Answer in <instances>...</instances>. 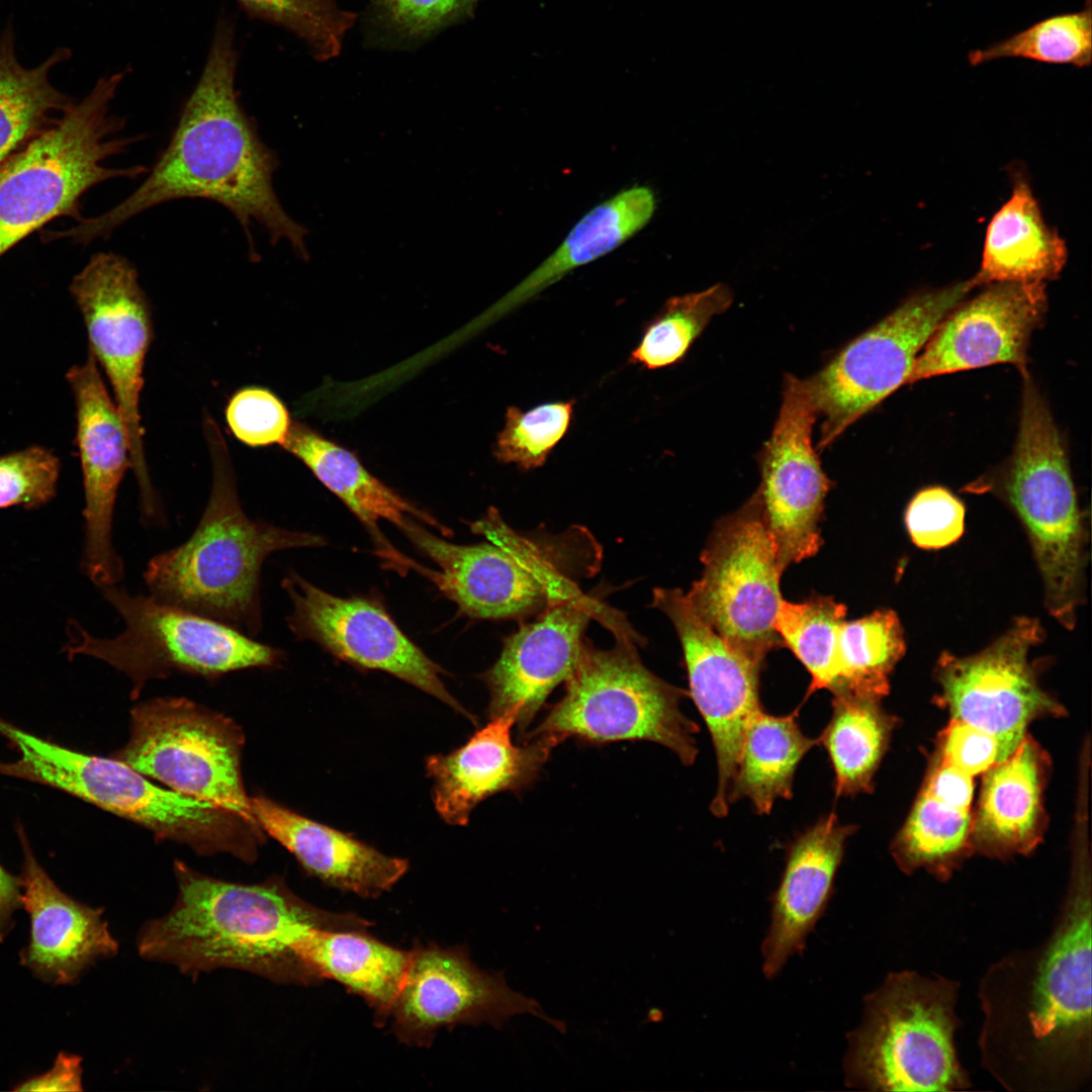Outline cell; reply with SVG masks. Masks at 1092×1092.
<instances>
[{
  "mask_svg": "<svg viewBox=\"0 0 1092 1092\" xmlns=\"http://www.w3.org/2000/svg\"><path fill=\"white\" fill-rule=\"evenodd\" d=\"M234 22L219 17L200 77L172 136L141 185L109 210L82 217L65 231H47L48 242L90 244L106 239L133 216L182 198H203L226 208L255 254L252 228L262 226L274 245L287 241L308 259L307 230L290 217L273 186L276 154L261 140L236 89L239 55Z\"/></svg>",
  "mask_w": 1092,
  "mask_h": 1092,
  "instance_id": "obj_2",
  "label": "cell"
},
{
  "mask_svg": "<svg viewBox=\"0 0 1092 1092\" xmlns=\"http://www.w3.org/2000/svg\"><path fill=\"white\" fill-rule=\"evenodd\" d=\"M22 905L20 878L0 866V942L12 926V914Z\"/></svg>",
  "mask_w": 1092,
  "mask_h": 1092,
  "instance_id": "obj_49",
  "label": "cell"
},
{
  "mask_svg": "<svg viewBox=\"0 0 1092 1092\" xmlns=\"http://www.w3.org/2000/svg\"><path fill=\"white\" fill-rule=\"evenodd\" d=\"M574 403L573 399L548 401L527 411L508 406L505 425L495 440L494 457L526 471L543 466L568 433Z\"/></svg>",
  "mask_w": 1092,
  "mask_h": 1092,
  "instance_id": "obj_41",
  "label": "cell"
},
{
  "mask_svg": "<svg viewBox=\"0 0 1092 1092\" xmlns=\"http://www.w3.org/2000/svg\"><path fill=\"white\" fill-rule=\"evenodd\" d=\"M974 288L969 279L911 296L806 379L822 418L819 451L907 383L938 325Z\"/></svg>",
  "mask_w": 1092,
  "mask_h": 1092,
  "instance_id": "obj_13",
  "label": "cell"
},
{
  "mask_svg": "<svg viewBox=\"0 0 1092 1092\" xmlns=\"http://www.w3.org/2000/svg\"><path fill=\"white\" fill-rule=\"evenodd\" d=\"M517 719L518 710L512 708L491 718L459 748L427 758L433 803L447 824L465 826L483 800L531 785L553 748L563 742L555 735L543 734L515 745L511 731Z\"/></svg>",
  "mask_w": 1092,
  "mask_h": 1092,
  "instance_id": "obj_23",
  "label": "cell"
},
{
  "mask_svg": "<svg viewBox=\"0 0 1092 1092\" xmlns=\"http://www.w3.org/2000/svg\"><path fill=\"white\" fill-rule=\"evenodd\" d=\"M782 396L772 432L759 453L761 481L756 490L786 569L820 549L819 521L831 481L813 445L818 416L806 379L786 374Z\"/></svg>",
  "mask_w": 1092,
  "mask_h": 1092,
  "instance_id": "obj_16",
  "label": "cell"
},
{
  "mask_svg": "<svg viewBox=\"0 0 1092 1092\" xmlns=\"http://www.w3.org/2000/svg\"><path fill=\"white\" fill-rule=\"evenodd\" d=\"M225 417L236 438L252 447L282 445L291 425L284 404L272 392L259 387L235 393Z\"/></svg>",
  "mask_w": 1092,
  "mask_h": 1092,
  "instance_id": "obj_44",
  "label": "cell"
},
{
  "mask_svg": "<svg viewBox=\"0 0 1092 1092\" xmlns=\"http://www.w3.org/2000/svg\"><path fill=\"white\" fill-rule=\"evenodd\" d=\"M832 714L819 736L834 772L836 797L871 793L896 719L879 699L846 691L832 693Z\"/></svg>",
  "mask_w": 1092,
  "mask_h": 1092,
  "instance_id": "obj_34",
  "label": "cell"
},
{
  "mask_svg": "<svg viewBox=\"0 0 1092 1092\" xmlns=\"http://www.w3.org/2000/svg\"><path fill=\"white\" fill-rule=\"evenodd\" d=\"M1091 0L1080 11L1057 14L1010 37L968 55L971 66L1000 59H1024L1083 69L1092 61Z\"/></svg>",
  "mask_w": 1092,
  "mask_h": 1092,
  "instance_id": "obj_39",
  "label": "cell"
},
{
  "mask_svg": "<svg viewBox=\"0 0 1092 1092\" xmlns=\"http://www.w3.org/2000/svg\"><path fill=\"white\" fill-rule=\"evenodd\" d=\"M701 561L702 576L686 594L691 607L730 649L762 668L766 655L783 646L774 623L785 569L757 490L717 522Z\"/></svg>",
  "mask_w": 1092,
  "mask_h": 1092,
  "instance_id": "obj_11",
  "label": "cell"
},
{
  "mask_svg": "<svg viewBox=\"0 0 1092 1092\" xmlns=\"http://www.w3.org/2000/svg\"><path fill=\"white\" fill-rule=\"evenodd\" d=\"M610 609L579 589L550 603L534 622L522 623L481 674L489 693L488 717L516 708L524 732L551 692L574 670L588 622L603 621Z\"/></svg>",
  "mask_w": 1092,
  "mask_h": 1092,
  "instance_id": "obj_22",
  "label": "cell"
},
{
  "mask_svg": "<svg viewBox=\"0 0 1092 1092\" xmlns=\"http://www.w3.org/2000/svg\"><path fill=\"white\" fill-rule=\"evenodd\" d=\"M652 606L669 618L681 643L688 694L706 723L716 754L718 784L710 809L716 817H725L745 727L762 708V668L730 649L680 589L655 588Z\"/></svg>",
  "mask_w": 1092,
  "mask_h": 1092,
  "instance_id": "obj_18",
  "label": "cell"
},
{
  "mask_svg": "<svg viewBox=\"0 0 1092 1092\" xmlns=\"http://www.w3.org/2000/svg\"><path fill=\"white\" fill-rule=\"evenodd\" d=\"M1051 759L1027 734L1017 748L986 772L973 813L972 849L1005 859L1028 854L1041 842L1046 814L1044 789Z\"/></svg>",
  "mask_w": 1092,
  "mask_h": 1092,
  "instance_id": "obj_27",
  "label": "cell"
},
{
  "mask_svg": "<svg viewBox=\"0 0 1092 1092\" xmlns=\"http://www.w3.org/2000/svg\"><path fill=\"white\" fill-rule=\"evenodd\" d=\"M855 830L856 826L841 824L830 812L790 844L761 945L766 978L778 975L791 957L803 951L807 936L832 896L846 840Z\"/></svg>",
  "mask_w": 1092,
  "mask_h": 1092,
  "instance_id": "obj_24",
  "label": "cell"
},
{
  "mask_svg": "<svg viewBox=\"0 0 1092 1092\" xmlns=\"http://www.w3.org/2000/svg\"><path fill=\"white\" fill-rule=\"evenodd\" d=\"M259 827L324 883L362 897L388 891L406 873L404 858L386 855L350 833L311 820L263 796L251 798Z\"/></svg>",
  "mask_w": 1092,
  "mask_h": 1092,
  "instance_id": "obj_26",
  "label": "cell"
},
{
  "mask_svg": "<svg viewBox=\"0 0 1092 1092\" xmlns=\"http://www.w3.org/2000/svg\"><path fill=\"white\" fill-rule=\"evenodd\" d=\"M478 0H372L369 23L375 35L393 46H412L469 16Z\"/></svg>",
  "mask_w": 1092,
  "mask_h": 1092,
  "instance_id": "obj_42",
  "label": "cell"
},
{
  "mask_svg": "<svg viewBox=\"0 0 1092 1092\" xmlns=\"http://www.w3.org/2000/svg\"><path fill=\"white\" fill-rule=\"evenodd\" d=\"M613 634L610 649L584 639L563 697L522 737L550 734L594 744L648 740L670 749L684 764L694 763L699 727L679 709L687 693L645 667L635 647L639 636L630 625Z\"/></svg>",
  "mask_w": 1092,
  "mask_h": 1092,
  "instance_id": "obj_9",
  "label": "cell"
},
{
  "mask_svg": "<svg viewBox=\"0 0 1092 1092\" xmlns=\"http://www.w3.org/2000/svg\"><path fill=\"white\" fill-rule=\"evenodd\" d=\"M486 541L448 542L408 518L399 528L437 566L419 571L459 610L475 619H520L579 590L576 578L598 570L601 549L582 527L552 535L514 531L496 509L470 525Z\"/></svg>",
  "mask_w": 1092,
  "mask_h": 1092,
  "instance_id": "obj_5",
  "label": "cell"
},
{
  "mask_svg": "<svg viewBox=\"0 0 1092 1092\" xmlns=\"http://www.w3.org/2000/svg\"><path fill=\"white\" fill-rule=\"evenodd\" d=\"M960 984L938 974L889 973L864 996L847 1035L845 1084L867 1091H961L971 1087L956 1045Z\"/></svg>",
  "mask_w": 1092,
  "mask_h": 1092,
  "instance_id": "obj_8",
  "label": "cell"
},
{
  "mask_svg": "<svg viewBox=\"0 0 1092 1092\" xmlns=\"http://www.w3.org/2000/svg\"><path fill=\"white\" fill-rule=\"evenodd\" d=\"M70 292L84 321L89 352L107 375L125 426L142 517L153 520L160 510L145 457L140 412L143 368L153 336L149 301L131 262L111 252L94 254L73 277Z\"/></svg>",
  "mask_w": 1092,
  "mask_h": 1092,
  "instance_id": "obj_14",
  "label": "cell"
},
{
  "mask_svg": "<svg viewBox=\"0 0 1092 1092\" xmlns=\"http://www.w3.org/2000/svg\"><path fill=\"white\" fill-rule=\"evenodd\" d=\"M732 301L733 293L723 283L669 298L645 325L629 362L649 370L678 363L711 318L729 308Z\"/></svg>",
  "mask_w": 1092,
  "mask_h": 1092,
  "instance_id": "obj_38",
  "label": "cell"
},
{
  "mask_svg": "<svg viewBox=\"0 0 1092 1092\" xmlns=\"http://www.w3.org/2000/svg\"><path fill=\"white\" fill-rule=\"evenodd\" d=\"M282 586L292 604L287 624L297 638L314 641L351 664L396 676L475 723L444 685V670L378 603L336 597L295 572L284 577Z\"/></svg>",
  "mask_w": 1092,
  "mask_h": 1092,
  "instance_id": "obj_17",
  "label": "cell"
},
{
  "mask_svg": "<svg viewBox=\"0 0 1092 1092\" xmlns=\"http://www.w3.org/2000/svg\"><path fill=\"white\" fill-rule=\"evenodd\" d=\"M281 446L301 460L347 506L372 534L379 555L395 568L406 569L410 560L383 538L378 528L379 521L390 522L399 528L411 517L437 527L441 534L448 535L447 529L434 517L416 508L371 475L352 452L309 427L291 423Z\"/></svg>",
  "mask_w": 1092,
  "mask_h": 1092,
  "instance_id": "obj_28",
  "label": "cell"
},
{
  "mask_svg": "<svg viewBox=\"0 0 1092 1092\" xmlns=\"http://www.w3.org/2000/svg\"><path fill=\"white\" fill-rule=\"evenodd\" d=\"M212 482L204 512L182 544L154 556L144 571L149 596L255 638L262 629L261 570L277 551L324 545L323 537L249 518L219 427L207 417Z\"/></svg>",
  "mask_w": 1092,
  "mask_h": 1092,
  "instance_id": "obj_4",
  "label": "cell"
},
{
  "mask_svg": "<svg viewBox=\"0 0 1092 1092\" xmlns=\"http://www.w3.org/2000/svg\"><path fill=\"white\" fill-rule=\"evenodd\" d=\"M124 623L121 633L100 638L71 620L64 651L101 660L131 680L136 697L151 679L185 673L215 679L223 674L277 666L283 652L212 619L118 584L100 589Z\"/></svg>",
  "mask_w": 1092,
  "mask_h": 1092,
  "instance_id": "obj_10",
  "label": "cell"
},
{
  "mask_svg": "<svg viewBox=\"0 0 1092 1092\" xmlns=\"http://www.w3.org/2000/svg\"><path fill=\"white\" fill-rule=\"evenodd\" d=\"M520 1014L564 1029L536 1000L511 989L502 973L478 969L461 947L428 945L411 951L403 983L386 1018L401 1041L428 1045L442 1027L486 1022L499 1028Z\"/></svg>",
  "mask_w": 1092,
  "mask_h": 1092,
  "instance_id": "obj_19",
  "label": "cell"
},
{
  "mask_svg": "<svg viewBox=\"0 0 1092 1092\" xmlns=\"http://www.w3.org/2000/svg\"><path fill=\"white\" fill-rule=\"evenodd\" d=\"M935 756L974 778L1000 762V748L989 733L951 719L938 737Z\"/></svg>",
  "mask_w": 1092,
  "mask_h": 1092,
  "instance_id": "obj_46",
  "label": "cell"
},
{
  "mask_svg": "<svg viewBox=\"0 0 1092 1092\" xmlns=\"http://www.w3.org/2000/svg\"><path fill=\"white\" fill-rule=\"evenodd\" d=\"M66 379L76 404V443L85 497L81 567L102 589L118 584L124 576L112 530L117 489L131 468L127 434L91 352L82 364L67 371Z\"/></svg>",
  "mask_w": 1092,
  "mask_h": 1092,
  "instance_id": "obj_20",
  "label": "cell"
},
{
  "mask_svg": "<svg viewBox=\"0 0 1092 1092\" xmlns=\"http://www.w3.org/2000/svg\"><path fill=\"white\" fill-rule=\"evenodd\" d=\"M972 822V810L951 806L922 790L892 842L891 853L906 874L923 869L947 881L973 851Z\"/></svg>",
  "mask_w": 1092,
  "mask_h": 1092,
  "instance_id": "obj_35",
  "label": "cell"
},
{
  "mask_svg": "<svg viewBox=\"0 0 1092 1092\" xmlns=\"http://www.w3.org/2000/svg\"><path fill=\"white\" fill-rule=\"evenodd\" d=\"M1023 377L1013 454L972 488L1000 496L1024 527L1043 585L1044 606L1066 629L1084 601L1087 530L1069 460L1051 411L1029 374Z\"/></svg>",
  "mask_w": 1092,
  "mask_h": 1092,
  "instance_id": "obj_6",
  "label": "cell"
},
{
  "mask_svg": "<svg viewBox=\"0 0 1092 1092\" xmlns=\"http://www.w3.org/2000/svg\"><path fill=\"white\" fill-rule=\"evenodd\" d=\"M797 717V711L777 716L761 708L749 719L729 794L730 806L747 798L758 815H767L778 799L793 797L797 767L819 744L818 738L802 732Z\"/></svg>",
  "mask_w": 1092,
  "mask_h": 1092,
  "instance_id": "obj_32",
  "label": "cell"
},
{
  "mask_svg": "<svg viewBox=\"0 0 1092 1092\" xmlns=\"http://www.w3.org/2000/svg\"><path fill=\"white\" fill-rule=\"evenodd\" d=\"M71 53L56 49L35 67L22 66L9 25L0 32V167L51 128L75 101L56 88L50 74Z\"/></svg>",
  "mask_w": 1092,
  "mask_h": 1092,
  "instance_id": "obj_33",
  "label": "cell"
},
{
  "mask_svg": "<svg viewBox=\"0 0 1092 1092\" xmlns=\"http://www.w3.org/2000/svg\"><path fill=\"white\" fill-rule=\"evenodd\" d=\"M22 905L30 917V941L21 963L39 979L68 984L91 963L114 954L117 943L102 909L83 905L62 892L39 866L22 827Z\"/></svg>",
  "mask_w": 1092,
  "mask_h": 1092,
  "instance_id": "obj_25",
  "label": "cell"
},
{
  "mask_svg": "<svg viewBox=\"0 0 1092 1092\" xmlns=\"http://www.w3.org/2000/svg\"><path fill=\"white\" fill-rule=\"evenodd\" d=\"M81 1058L60 1053L54 1067L40 1076L31 1078L19 1086L16 1091H81Z\"/></svg>",
  "mask_w": 1092,
  "mask_h": 1092,
  "instance_id": "obj_48",
  "label": "cell"
},
{
  "mask_svg": "<svg viewBox=\"0 0 1092 1092\" xmlns=\"http://www.w3.org/2000/svg\"><path fill=\"white\" fill-rule=\"evenodd\" d=\"M59 458L49 449L31 446L0 456V509L37 510L57 494Z\"/></svg>",
  "mask_w": 1092,
  "mask_h": 1092,
  "instance_id": "obj_43",
  "label": "cell"
},
{
  "mask_svg": "<svg viewBox=\"0 0 1092 1092\" xmlns=\"http://www.w3.org/2000/svg\"><path fill=\"white\" fill-rule=\"evenodd\" d=\"M1043 638L1037 619L1018 617L980 652L963 657L943 652L938 657L934 670L940 687L938 704L951 719L992 735L999 744L1000 761L1017 748L1032 721L1066 712L1041 689L1029 657Z\"/></svg>",
  "mask_w": 1092,
  "mask_h": 1092,
  "instance_id": "obj_15",
  "label": "cell"
},
{
  "mask_svg": "<svg viewBox=\"0 0 1092 1092\" xmlns=\"http://www.w3.org/2000/svg\"><path fill=\"white\" fill-rule=\"evenodd\" d=\"M1068 259L1065 241L1044 220L1029 185L1018 180L990 220L975 287L997 282L1045 283Z\"/></svg>",
  "mask_w": 1092,
  "mask_h": 1092,
  "instance_id": "obj_29",
  "label": "cell"
},
{
  "mask_svg": "<svg viewBox=\"0 0 1092 1092\" xmlns=\"http://www.w3.org/2000/svg\"><path fill=\"white\" fill-rule=\"evenodd\" d=\"M905 523L915 545L938 549L956 542L964 532L965 507L947 489L927 487L912 498Z\"/></svg>",
  "mask_w": 1092,
  "mask_h": 1092,
  "instance_id": "obj_45",
  "label": "cell"
},
{
  "mask_svg": "<svg viewBox=\"0 0 1092 1092\" xmlns=\"http://www.w3.org/2000/svg\"><path fill=\"white\" fill-rule=\"evenodd\" d=\"M846 607L834 599L816 596L801 603L782 600L775 631L811 675L807 697L835 688L838 674V636Z\"/></svg>",
  "mask_w": 1092,
  "mask_h": 1092,
  "instance_id": "obj_37",
  "label": "cell"
},
{
  "mask_svg": "<svg viewBox=\"0 0 1092 1092\" xmlns=\"http://www.w3.org/2000/svg\"><path fill=\"white\" fill-rule=\"evenodd\" d=\"M124 72L101 77L51 128L0 167V258L50 221L80 220L81 198L92 187L148 173L142 165L109 168L140 136H119L125 119L110 113Z\"/></svg>",
  "mask_w": 1092,
  "mask_h": 1092,
  "instance_id": "obj_7",
  "label": "cell"
},
{
  "mask_svg": "<svg viewBox=\"0 0 1092 1092\" xmlns=\"http://www.w3.org/2000/svg\"><path fill=\"white\" fill-rule=\"evenodd\" d=\"M300 953L321 979L329 978L360 995L385 1019L401 988L411 951L385 944L359 930L315 929Z\"/></svg>",
  "mask_w": 1092,
  "mask_h": 1092,
  "instance_id": "obj_31",
  "label": "cell"
},
{
  "mask_svg": "<svg viewBox=\"0 0 1092 1092\" xmlns=\"http://www.w3.org/2000/svg\"><path fill=\"white\" fill-rule=\"evenodd\" d=\"M178 895L170 912L147 922L138 937L145 959L196 975L217 968L256 973L275 982L321 980L300 953L315 929L360 930L370 922L333 913L297 897L278 878L242 885L197 873L176 861Z\"/></svg>",
  "mask_w": 1092,
  "mask_h": 1092,
  "instance_id": "obj_3",
  "label": "cell"
},
{
  "mask_svg": "<svg viewBox=\"0 0 1092 1092\" xmlns=\"http://www.w3.org/2000/svg\"><path fill=\"white\" fill-rule=\"evenodd\" d=\"M252 17L281 26L303 40L312 57H338L357 15L337 0H236Z\"/></svg>",
  "mask_w": 1092,
  "mask_h": 1092,
  "instance_id": "obj_40",
  "label": "cell"
},
{
  "mask_svg": "<svg viewBox=\"0 0 1092 1092\" xmlns=\"http://www.w3.org/2000/svg\"><path fill=\"white\" fill-rule=\"evenodd\" d=\"M1092 887L1084 835L1041 943L991 964L980 979L981 1066L1013 1092H1078L1092 1078Z\"/></svg>",
  "mask_w": 1092,
  "mask_h": 1092,
  "instance_id": "obj_1",
  "label": "cell"
},
{
  "mask_svg": "<svg viewBox=\"0 0 1092 1092\" xmlns=\"http://www.w3.org/2000/svg\"><path fill=\"white\" fill-rule=\"evenodd\" d=\"M1046 308L1045 283L988 284L941 321L918 355L907 383L1003 363L1025 375L1028 342Z\"/></svg>",
  "mask_w": 1092,
  "mask_h": 1092,
  "instance_id": "obj_21",
  "label": "cell"
},
{
  "mask_svg": "<svg viewBox=\"0 0 1092 1092\" xmlns=\"http://www.w3.org/2000/svg\"><path fill=\"white\" fill-rule=\"evenodd\" d=\"M905 652L904 630L894 611L881 609L857 620H844L838 636V680L831 693L846 691L882 700Z\"/></svg>",
  "mask_w": 1092,
  "mask_h": 1092,
  "instance_id": "obj_36",
  "label": "cell"
},
{
  "mask_svg": "<svg viewBox=\"0 0 1092 1092\" xmlns=\"http://www.w3.org/2000/svg\"><path fill=\"white\" fill-rule=\"evenodd\" d=\"M239 726L185 698H157L130 712L127 743L114 758L179 794L257 824L241 772Z\"/></svg>",
  "mask_w": 1092,
  "mask_h": 1092,
  "instance_id": "obj_12",
  "label": "cell"
},
{
  "mask_svg": "<svg viewBox=\"0 0 1092 1092\" xmlns=\"http://www.w3.org/2000/svg\"><path fill=\"white\" fill-rule=\"evenodd\" d=\"M655 208L654 192L641 185L621 190L596 205L548 258L498 301L495 311L503 314L520 307L572 270L611 253L642 230Z\"/></svg>",
  "mask_w": 1092,
  "mask_h": 1092,
  "instance_id": "obj_30",
  "label": "cell"
},
{
  "mask_svg": "<svg viewBox=\"0 0 1092 1092\" xmlns=\"http://www.w3.org/2000/svg\"><path fill=\"white\" fill-rule=\"evenodd\" d=\"M922 790L951 806L972 810L973 777L936 756L933 759Z\"/></svg>",
  "mask_w": 1092,
  "mask_h": 1092,
  "instance_id": "obj_47",
  "label": "cell"
}]
</instances>
